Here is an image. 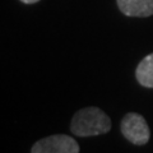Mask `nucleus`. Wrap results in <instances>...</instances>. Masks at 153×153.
<instances>
[{"label":"nucleus","mask_w":153,"mask_h":153,"mask_svg":"<svg viewBox=\"0 0 153 153\" xmlns=\"http://www.w3.org/2000/svg\"><path fill=\"white\" fill-rule=\"evenodd\" d=\"M70 130L80 138L101 135L111 130V120L101 108L84 107L71 119Z\"/></svg>","instance_id":"1"},{"label":"nucleus","mask_w":153,"mask_h":153,"mask_svg":"<svg viewBox=\"0 0 153 153\" xmlns=\"http://www.w3.org/2000/svg\"><path fill=\"white\" fill-rule=\"evenodd\" d=\"M121 134L124 138L135 146H144L149 142L151 130L146 119L140 114L129 112L120 123Z\"/></svg>","instance_id":"2"},{"label":"nucleus","mask_w":153,"mask_h":153,"mask_svg":"<svg viewBox=\"0 0 153 153\" xmlns=\"http://www.w3.org/2000/svg\"><path fill=\"white\" fill-rule=\"evenodd\" d=\"M31 153H79V144L69 135L55 134L36 142Z\"/></svg>","instance_id":"3"},{"label":"nucleus","mask_w":153,"mask_h":153,"mask_svg":"<svg viewBox=\"0 0 153 153\" xmlns=\"http://www.w3.org/2000/svg\"><path fill=\"white\" fill-rule=\"evenodd\" d=\"M117 7L128 17L153 16V0H116Z\"/></svg>","instance_id":"4"},{"label":"nucleus","mask_w":153,"mask_h":153,"mask_svg":"<svg viewBox=\"0 0 153 153\" xmlns=\"http://www.w3.org/2000/svg\"><path fill=\"white\" fill-rule=\"evenodd\" d=\"M135 76L143 87L153 88V54L147 55L137 66Z\"/></svg>","instance_id":"5"},{"label":"nucleus","mask_w":153,"mask_h":153,"mask_svg":"<svg viewBox=\"0 0 153 153\" xmlns=\"http://www.w3.org/2000/svg\"><path fill=\"white\" fill-rule=\"evenodd\" d=\"M22 3H25V4H33V3H37V1H40V0H21Z\"/></svg>","instance_id":"6"}]
</instances>
